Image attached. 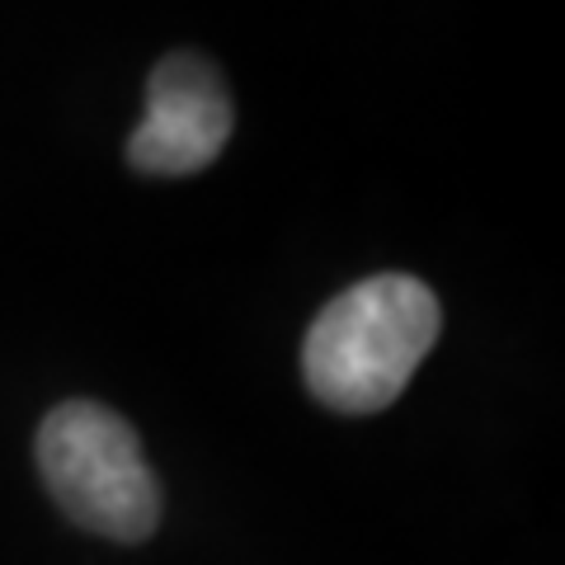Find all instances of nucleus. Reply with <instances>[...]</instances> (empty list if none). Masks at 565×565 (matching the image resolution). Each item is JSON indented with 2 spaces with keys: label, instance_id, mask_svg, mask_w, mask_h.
<instances>
[{
  "label": "nucleus",
  "instance_id": "nucleus-1",
  "mask_svg": "<svg viewBox=\"0 0 565 565\" xmlns=\"http://www.w3.org/2000/svg\"><path fill=\"white\" fill-rule=\"evenodd\" d=\"M444 330V307L411 274H373L344 288L307 330L302 373L311 396L340 415L386 411Z\"/></svg>",
  "mask_w": 565,
  "mask_h": 565
},
{
  "label": "nucleus",
  "instance_id": "nucleus-2",
  "mask_svg": "<svg viewBox=\"0 0 565 565\" xmlns=\"http://www.w3.org/2000/svg\"><path fill=\"white\" fill-rule=\"evenodd\" d=\"M39 471L66 519L109 542H147L161 523V486L137 429L99 401H62L43 419Z\"/></svg>",
  "mask_w": 565,
  "mask_h": 565
},
{
  "label": "nucleus",
  "instance_id": "nucleus-3",
  "mask_svg": "<svg viewBox=\"0 0 565 565\" xmlns=\"http://www.w3.org/2000/svg\"><path fill=\"white\" fill-rule=\"evenodd\" d=\"M236 109L222 71L199 52H170L147 81V114L128 137L141 174H199L232 141Z\"/></svg>",
  "mask_w": 565,
  "mask_h": 565
}]
</instances>
